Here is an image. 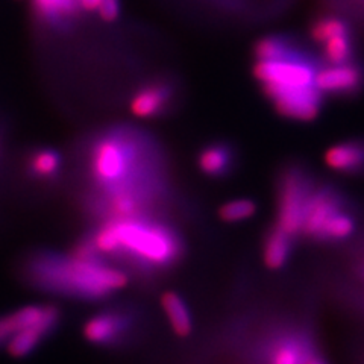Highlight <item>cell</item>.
Masks as SVG:
<instances>
[{"label":"cell","instance_id":"cell-16","mask_svg":"<svg viewBox=\"0 0 364 364\" xmlns=\"http://www.w3.org/2000/svg\"><path fill=\"white\" fill-rule=\"evenodd\" d=\"M161 309L172 328V331L179 338H187L193 333V317L187 302L182 296L173 290H167L161 294Z\"/></svg>","mask_w":364,"mask_h":364},{"label":"cell","instance_id":"cell-12","mask_svg":"<svg viewBox=\"0 0 364 364\" xmlns=\"http://www.w3.org/2000/svg\"><path fill=\"white\" fill-rule=\"evenodd\" d=\"M294 243V238L284 232L279 226L275 223L269 226L263 235V242H261V258H263L266 269L279 272L287 267L293 255Z\"/></svg>","mask_w":364,"mask_h":364},{"label":"cell","instance_id":"cell-1","mask_svg":"<svg viewBox=\"0 0 364 364\" xmlns=\"http://www.w3.org/2000/svg\"><path fill=\"white\" fill-rule=\"evenodd\" d=\"M87 234L102 259L141 278L170 272L186 255L181 232L154 214L102 220Z\"/></svg>","mask_w":364,"mask_h":364},{"label":"cell","instance_id":"cell-13","mask_svg":"<svg viewBox=\"0 0 364 364\" xmlns=\"http://www.w3.org/2000/svg\"><path fill=\"white\" fill-rule=\"evenodd\" d=\"M360 228L358 214L352 210V205H348L343 210L337 211L329 219L321 232L317 234L316 245H341L352 240Z\"/></svg>","mask_w":364,"mask_h":364},{"label":"cell","instance_id":"cell-24","mask_svg":"<svg viewBox=\"0 0 364 364\" xmlns=\"http://www.w3.org/2000/svg\"><path fill=\"white\" fill-rule=\"evenodd\" d=\"M100 0H77L79 9H84L87 13H97Z\"/></svg>","mask_w":364,"mask_h":364},{"label":"cell","instance_id":"cell-5","mask_svg":"<svg viewBox=\"0 0 364 364\" xmlns=\"http://www.w3.org/2000/svg\"><path fill=\"white\" fill-rule=\"evenodd\" d=\"M139 326L140 313L132 305H112L87 318L82 336L90 345L116 349L134 340Z\"/></svg>","mask_w":364,"mask_h":364},{"label":"cell","instance_id":"cell-20","mask_svg":"<svg viewBox=\"0 0 364 364\" xmlns=\"http://www.w3.org/2000/svg\"><path fill=\"white\" fill-rule=\"evenodd\" d=\"M355 40L352 36L337 37L322 44V58L326 64L337 65L355 61Z\"/></svg>","mask_w":364,"mask_h":364},{"label":"cell","instance_id":"cell-3","mask_svg":"<svg viewBox=\"0 0 364 364\" xmlns=\"http://www.w3.org/2000/svg\"><path fill=\"white\" fill-rule=\"evenodd\" d=\"M321 63L293 40L273 60L255 61L254 76L279 116L293 122H313L323 108V95L316 85Z\"/></svg>","mask_w":364,"mask_h":364},{"label":"cell","instance_id":"cell-8","mask_svg":"<svg viewBox=\"0 0 364 364\" xmlns=\"http://www.w3.org/2000/svg\"><path fill=\"white\" fill-rule=\"evenodd\" d=\"M318 91L329 97H354L364 90V67L350 61L337 65H321L316 76Z\"/></svg>","mask_w":364,"mask_h":364},{"label":"cell","instance_id":"cell-25","mask_svg":"<svg viewBox=\"0 0 364 364\" xmlns=\"http://www.w3.org/2000/svg\"><path fill=\"white\" fill-rule=\"evenodd\" d=\"M358 273H360V277L361 278H364V254H363V257H361V259H360V263H358Z\"/></svg>","mask_w":364,"mask_h":364},{"label":"cell","instance_id":"cell-22","mask_svg":"<svg viewBox=\"0 0 364 364\" xmlns=\"http://www.w3.org/2000/svg\"><path fill=\"white\" fill-rule=\"evenodd\" d=\"M97 13L100 18L107 23L117 20L120 14V2L119 0H100Z\"/></svg>","mask_w":364,"mask_h":364},{"label":"cell","instance_id":"cell-2","mask_svg":"<svg viewBox=\"0 0 364 364\" xmlns=\"http://www.w3.org/2000/svg\"><path fill=\"white\" fill-rule=\"evenodd\" d=\"M23 278L29 286L63 298L100 302L128 286L129 275L104 259H85L73 252L41 249L23 263Z\"/></svg>","mask_w":364,"mask_h":364},{"label":"cell","instance_id":"cell-18","mask_svg":"<svg viewBox=\"0 0 364 364\" xmlns=\"http://www.w3.org/2000/svg\"><path fill=\"white\" fill-rule=\"evenodd\" d=\"M61 164V155L53 149H49V147H44V149H38L29 156L28 172L37 181H52L60 175Z\"/></svg>","mask_w":364,"mask_h":364},{"label":"cell","instance_id":"cell-17","mask_svg":"<svg viewBox=\"0 0 364 364\" xmlns=\"http://www.w3.org/2000/svg\"><path fill=\"white\" fill-rule=\"evenodd\" d=\"M309 33L311 40L322 46L326 41L343 37V36H352L354 31H352V25L340 14H318L311 23L309 28Z\"/></svg>","mask_w":364,"mask_h":364},{"label":"cell","instance_id":"cell-9","mask_svg":"<svg viewBox=\"0 0 364 364\" xmlns=\"http://www.w3.org/2000/svg\"><path fill=\"white\" fill-rule=\"evenodd\" d=\"M63 313L58 305L40 304L26 305L21 309L0 316V348H5L8 340L16 333L28 326L37 325L40 322L49 321V318H61Z\"/></svg>","mask_w":364,"mask_h":364},{"label":"cell","instance_id":"cell-14","mask_svg":"<svg viewBox=\"0 0 364 364\" xmlns=\"http://www.w3.org/2000/svg\"><path fill=\"white\" fill-rule=\"evenodd\" d=\"M170 100V88L163 84H149L136 90L129 104V109L139 119H154L159 116Z\"/></svg>","mask_w":364,"mask_h":364},{"label":"cell","instance_id":"cell-10","mask_svg":"<svg viewBox=\"0 0 364 364\" xmlns=\"http://www.w3.org/2000/svg\"><path fill=\"white\" fill-rule=\"evenodd\" d=\"M325 166L345 176L364 175V139H349L329 146L323 154Z\"/></svg>","mask_w":364,"mask_h":364},{"label":"cell","instance_id":"cell-19","mask_svg":"<svg viewBox=\"0 0 364 364\" xmlns=\"http://www.w3.org/2000/svg\"><path fill=\"white\" fill-rule=\"evenodd\" d=\"M37 16L49 23L72 18L77 11V0H31Z\"/></svg>","mask_w":364,"mask_h":364},{"label":"cell","instance_id":"cell-6","mask_svg":"<svg viewBox=\"0 0 364 364\" xmlns=\"http://www.w3.org/2000/svg\"><path fill=\"white\" fill-rule=\"evenodd\" d=\"M314 343L304 328L275 326L261 334L252 352V364H304Z\"/></svg>","mask_w":364,"mask_h":364},{"label":"cell","instance_id":"cell-7","mask_svg":"<svg viewBox=\"0 0 364 364\" xmlns=\"http://www.w3.org/2000/svg\"><path fill=\"white\" fill-rule=\"evenodd\" d=\"M348 205H350L349 199L338 188L333 186H314L305 205L301 240L314 243L323 225Z\"/></svg>","mask_w":364,"mask_h":364},{"label":"cell","instance_id":"cell-4","mask_svg":"<svg viewBox=\"0 0 364 364\" xmlns=\"http://www.w3.org/2000/svg\"><path fill=\"white\" fill-rule=\"evenodd\" d=\"M314 182L301 166H289L279 173L277 188V222L296 242L301 240L304 211Z\"/></svg>","mask_w":364,"mask_h":364},{"label":"cell","instance_id":"cell-21","mask_svg":"<svg viewBox=\"0 0 364 364\" xmlns=\"http://www.w3.org/2000/svg\"><path fill=\"white\" fill-rule=\"evenodd\" d=\"M258 207L252 199L240 198L225 202L219 208V219L225 223H242L252 219Z\"/></svg>","mask_w":364,"mask_h":364},{"label":"cell","instance_id":"cell-15","mask_svg":"<svg viewBox=\"0 0 364 364\" xmlns=\"http://www.w3.org/2000/svg\"><path fill=\"white\" fill-rule=\"evenodd\" d=\"M198 167L208 178H225L234 168V154L231 146L213 143L205 146L198 155Z\"/></svg>","mask_w":364,"mask_h":364},{"label":"cell","instance_id":"cell-11","mask_svg":"<svg viewBox=\"0 0 364 364\" xmlns=\"http://www.w3.org/2000/svg\"><path fill=\"white\" fill-rule=\"evenodd\" d=\"M61 318H49V321L21 329L8 340L5 345L6 352L13 358L29 357L41 346L46 338H49L60 328Z\"/></svg>","mask_w":364,"mask_h":364},{"label":"cell","instance_id":"cell-23","mask_svg":"<svg viewBox=\"0 0 364 364\" xmlns=\"http://www.w3.org/2000/svg\"><path fill=\"white\" fill-rule=\"evenodd\" d=\"M304 364H328V363H326V360H325L322 352L318 350L317 345L314 343V345L310 348L309 354H306V358H305Z\"/></svg>","mask_w":364,"mask_h":364}]
</instances>
